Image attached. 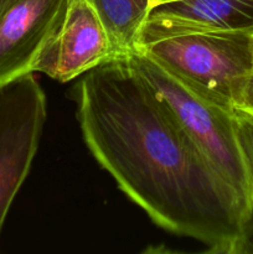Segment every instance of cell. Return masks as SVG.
Segmentation results:
<instances>
[{
	"instance_id": "cell-12",
	"label": "cell",
	"mask_w": 253,
	"mask_h": 254,
	"mask_svg": "<svg viewBox=\"0 0 253 254\" xmlns=\"http://www.w3.org/2000/svg\"><path fill=\"white\" fill-rule=\"evenodd\" d=\"M160 1H165V0H153V4H155V2H160Z\"/></svg>"
},
{
	"instance_id": "cell-3",
	"label": "cell",
	"mask_w": 253,
	"mask_h": 254,
	"mask_svg": "<svg viewBox=\"0 0 253 254\" xmlns=\"http://www.w3.org/2000/svg\"><path fill=\"white\" fill-rule=\"evenodd\" d=\"M190 91L236 111L253 73V32H188L138 47Z\"/></svg>"
},
{
	"instance_id": "cell-4",
	"label": "cell",
	"mask_w": 253,
	"mask_h": 254,
	"mask_svg": "<svg viewBox=\"0 0 253 254\" xmlns=\"http://www.w3.org/2000/svg\"><path fill=\"white\" fill-rule=\"evenodd\" d=\"M46 121V97L34 72L0 84V236L31 168Z\"/></svg>"
},
{
	"instance_id": "cell-6",
	"label": "cell",
	"mask_w": 253,
	"mask_h": 254,
	"mask_svg": "<svg viewBox=\"0 0 253 254\" xmlns=\"http://www.w3.org/2000/svg\"><path fill=\"white\" fill-rule=\"evenodd\" d=\"M113 59L118 56L96 11L87 0H71L63 25L42 50L35 72L68 82Z\"/></svg>"
},
{
	"instance_id": "cell-2",
	"label": "cell",
	"mask_w": 253,
	"mask_h": 254,
	"mask_svg": "<svg viewBox=\"0 0 253 254\" xmlns=\"http://www.w3.org/2000/svg\"><path fill=\"white\" fill-rule=\"evenodd\" d=\"M126 57L253 215L252 176L238 138L236 111L193 93L141 50Z\"/></svg>"
},
{
	"instance_id": "cell-5",
	"label": "cell",
	"mask_w": 253,
	"mask_h": 254,
	"mask_svg": "<svg viewBox=\"0 0 253 254\" xmlns=\"http://www.w3.org/2000/svg\"><path fill=\"white\" fill-rule=\"evenodd\" d=\"M71 0H0V84L35 66L59 34Z\"/></svg>"
},
{
	"instance_id": "cell-8",
	"label": "cell",
	"mask_w": 253,
	"mask_h": 254,
	"mask_svg": "<svg viewBox=\"0 0 253 254\" xmlns=\"http://www.w3.org/2000/svg\"><path fill=\"white\" fill-rule=\"evenodd\" d=\"M98 15L114 52L126 57L138 47L153 0H87Z\"/></svg>"
},
{
	"instance_id": "cell-9",
	"label": "cell",
	"mask_w": 253,
	"mask_h": 254,
	"mask_svg": "<svg viewBox=\"0 0 253 254\" xmlns=\"http://www.w3.org/2000/svg\"><path fill=\"white\" fill-rule=\"evenodd\" d=\"M236 122H237L238 138H240L241 146L247 160L253 183V117L236 109Z\"/></svg>"
},
{
	"instance_id": "cell-11",
	"label": "cell",
	"mask_w": 253,
	"mask_h": 254,
	"mask_svg": "<svg viewBox=\"0 0 253 254\" xmlns=\"http://www.w3.org/2000/svg\"><path fill=\"white\" fill-rule=\"evenodd\" d=\"M241 253L242 254H253V221H252V225H251L250 232H248L247 240H246L245 245H243Z\"/></svg>"
},
{
	"instance_id": "cell-7",
	"label": "cell",
	"mask_w": 253,
	"mask_h": 254,
	"mask_svg": "<svg viewBox=\"0 0 253 254\" xmlns=\"http://www.w3.org/2000/svg\"><path fill=\"white\" fill-rule=\"evenodd\" d=\"M210 31L253 32V0L155 2L141 30L138 47L174 35Z\"/></svg>"
},
{
	"instance_id": "cell-10",
	"label": "cell",
	"mask_w": 253,
	"mask_h": 254,
	"mask_svg": "<svg viewBox=\"0 0 253 254\" xmlns=\"http://www.w3.org/2000/svg\"><path fill=\"white\" fill-rule=\"evenodd\" d=\"M236 109L251 114L253 117V73L248 77L243 86Z\"/></svg>"
},
{
	"instance_id": "cell-1",
	"label": "cell",
	"mask_w": 253,
	"mask_h": 254,
	"mask_svg": "<svg viewBox=\"0 0 253 254\" xmlns=\"http://www.w3.org/2000/svg\"><path fill=\"white\" fill-rule=\"evenodd\" d=\"M77 117L94 159L155 225L241 254L253 215L128 57L84 73Z\"/></svg>"
}]
</instances>
